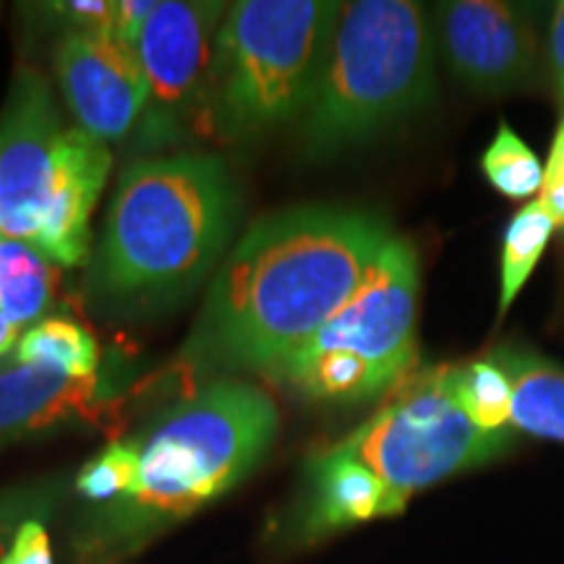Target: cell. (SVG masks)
Listing matches in <instances>:
<instances>
[{
    "label": "cell",
    "instance_id": "6da1fadb",
    "mask_svg": "<svg viewBox=\"0 0 564 564\" xmlns=\"http://www.w3.org/2000/svg\"><path fill=\"white\" fill-rule=\"evenodd\" d=\"M394 236L379 212L324 204L251 225L212 282L186 358L272 373L348 306Z\"/></svg>",
    "mask_w": 564,
    "mask_h": 564
},
{
    "label": "cell",
    "instance_id": "7a4b0ae2",
    "mask_svg": "<svg viewBox=\"0 0 564 564\" xmlns=\"http://www.w3.org/2000/svg\"><path fill=\"white\" fill-rule=\"evenodd\" d=\"M236 215V181L215 154L133 162L91 259V303L147 312L186 299L220 259Z\"/></svg>",
    "mask_w": 564,
    "mask_h": 564
},
{
    "label": "cell",
    "instance_id": "3957f363",
    "mask_svg": "<svg viewBox=\"0 0 564 564\" xmlns=\"http://www.w3.org/2000/svg\"><path fill=\"white\" fill-rule=\"evenodd\" d=\"M432 17L411 0L343 3L312 102L299 123L308 160H333L432 105Z\"/></svg>",
    "mask_w": 564,
    "mask_h": 564
},
{
    "label": "cell",
    "instance_id": "277c9868",
    "mask_svg": "<svg viewBox=\"0 0 564 564\" xmlns=\"http://www.w3.org/2000/svg\"><path fill=\"white\" fill-rule=\"evenodd\" d=\"M278 426V408L264 390L230 379L209 384L137 442L139 484L105 507L100 533L139 544L202 510L264 460Z\"/></svg>",
    "mask_w": 564,
    "mask_h": 564
},
{
    "label": "cell",
    "instance_id": "5b68a950",
    "mask_svg": "<svg viewBox=\"0 0 564 564\" xmlns=\"http://www.w3.org/2000/svg\"><path fill=\"white\" fill-rule=\"evenodd\" d=\"M343 3L241 0L212 51L204 123L223 141H251L301 123L327 58Z\"/></svg>",
    "mask_w": 564,
    "mask_h": 564
},
{
    "label": "cell",
    "instance_id": "8992f818",
    "mask_svg": "<svg viewBox=\"0 0 564 564\" xmlns=\"http://www.w3.org/2000/svg\"><path fill=\"white\" fill-rule=\"evenodd\" d=\"M419 253L394 236L348 306L270 377L303 398L340 405L398 390L419 371Z\"/></svg>",
    "mask_w": 564,
    "mask_h": 564
},
{
    "label": "cell",
    "instance_id": "52a82bcc",
    "mask_svg": "<svg viewBox=\"0 0 564 564\" xmlns=\"http://www.w3.org/2000/svg\"><path fill=\"white\" fill-rule=\"evenodd\" d=\"M514 434H486L463 413L449 364L415 371L390 400L337 447L366 465L394 502L408 507L419 491L512 453Z\"/></svg>",
    "mask_w": 564,
    "mask_h": 564
},
{
    "label": "cell",
    "instance_id": "ba28073f",
    "mask_svg": "<svg viewBox=\"0 0 564 564\" xmlns=\"http://www.w3.org/2000/svg\"><path fill=\"white\" fill-rule=\"evenodd\" d=\"M444 66L470 91L505 97L539 84L546 40L539 6L507 0H447L432 11Z\"/></svg>",
    "mask_w": 564,
    "mask_h": 564
},
{
    "label": "cell",
    "instance_id": "9c48e42d",
    "mask_svg": "<svg viewBox=\"0 0 564 564\" xmlns=\"http://www.w3.org/2000/svg\"><path fill=\"white\" fill-rule=\"evenodd\" d=\"M225 6L196 0L160 3L141 30L137 55L147 76V129L152 144L171 141L207 100L212 51Z\"/></svg>",
    "mask_w": 564,
    "mask_h": 564
},
{
    "label": "cell",
    "instance_id": "30bf717a",
    "mask_svg": "<svg viewBox=\"0 0 564 564\" xmlns=\"http://www.w3.org/2000/svg\"><path fill=\"white\" fill-rule=\"evenodd\" d=\"M51 82L37 70L13 76L0 112V236L32 243L51 199L66 139Z\"/></svg>",
    "mask_w": 564,
    "mask_h": 564
},
{
    "label": "cell",
    "instance_id": "8fae6325",
    "mask_svg": "<svg viewBox=\"0 0 564 564\" xmlns=\"http://www.w3.org/2000/svg\"><path fill=\"white\" fill-rule=\"evenodd\" d=\"M61 95L91 139L121 141L147 110V76L137 51L112 32H68L55 53Z\"/></svg>",
    "mask_w": 564,
    "mask_h": 564
},
{
    "label": "cell",
    "instance_id": "7c38bea8",
    "mask_svg": "<svg viewBox=\"0 0 564 564\" xmlns=\"http://www.w3.org/2000/svg\"><path fill=\"white\" fill-rule=\"evenodd\" d=\"M110 150L79 126L66 131L51 199L32 246L61 267H79L89 259L91 212L110 173Z\"/></svg>",
    "mask_w": 564,
    "mask_h": 564
},
{
    "label": "cell",
    "instance_id": "4fadbf2b",
    "mask_svg": "<svg viewBox=\"0 0 564 564\" xmlns=\"http://www.w3.org/2000/svg\"><path fill=\"white\" fill-rule=\"evenodd\" d=\"M403 512L384 484L337 444L308 465L301 525L308 541Z\"/></svg>",
    "mask_w": 564,
    "mask_h": 564
},
{
    "label": "cell",
    "instance_id": "5bb4252c",
    "mask_svg": "<svg viewBox=\"0 0 564 564\" xmlns=\"http://www.w3.org/2000/svg\"><path fill=\"white\" fill-rule=\"evenodd\" d=\"M97 394V377L17 366L0 371V436L30 434L70 415L87 413Z\"/></svg>",
    "mask_w": 564,
    "mask_h": 564
},
{
    "label": "cell",
    "instance_id": "9a60e30c",
    "mask_svg": "<svg viewBox=\"0 0 564 564\" xmlns=\"http://www.w3.org/2000/svg\"><path fill=\"white\" fill-rule=\"evenodd\" d=\"M512 384V429L564 444V364L528 345L507 343L491 350Z\"/></svg>",
    "mask_w": 564,
    "mask_h": 564
},
{
    "label": "cell",
    "instance_id": "2e32d148",
    "mask_svg": "<svg viewBox=\"0 0 564 564\" xmlns=\"http://www.w3.org/2000/svg\"><path fill=\"white\" fill-rule=\"evenodd\" d=\"M58 270L34 249L17 238H0V314L17 324L40 319L53 303Z\"/></svg>",
    "mask_w": 564,
    "mask_h": 564
},
{
    "label": "cell",
    "instance_id": "e0dca14e",
    "mask_svg": "<svg viewBox=\"0 0 564 564\" xmlns=\"http://www.w3.org/2000/svg\"><path fill=\"white\" fill-rule=\"evenodd\" d=\"M449 384L463 413L486 434L512 429V384L502 366L489 356L465 364H449Z\"/></svg>",
    "mask_w": 564,
    "mask_h": 564
},
{
    "label": "cell",
    "instance_id": "ac0fdd59",
    "mask_svg": "<svg viewBox=\"0 0 564 564\" xmlns=\"http://www.w3.org/2000/svg\"><path fill=\"white\" fill-rule=\"evenodd\" d=\"M554 220L549 217L544 204L539 199L528 202L523 209L514 212L507 225L502 241V270H499V312L497 319H505L510 306L523 293L525 282L531 280L549 241L554 236Z\"/></svg>",
    "mask_w": 564,
    "mask_h": 564
},
{
    "label": "cell",
    "instance_id": "d6986e66",
    "mask_svg": "<svg viewBox=\"0 0 564 564\" xmlns=\"http://www.w3.org/2000/svg\"><path fill=\"white\" fill-rule=\"evenodd\" d=\"M100 348L82 324L68 319H45L26 329L17 345V361L21 366L68 373V377H95Z\"/></svg>",
    "mask_w": 564,
    "mask_h": 564
},
{
    "label": "cell",
    "instance_id": "ffe728a7",
    "mask_svg": "<svg viewBox=\"0 0 564 564\" xmlns=\"http://www.w3.org/2000/svg\"><path fill=\"white\" fill-rule=\"evenodd\" d=\"M481 171L494 192L502 194L505 199H531L544 188L546 167L541 165L539 154L505 121L499 123L491 144L486 147Z\"/></svg>",
    "mask_w": 564,
    "mask_h": 564
},
{
    "label": "cell",
    "instance_id": "44dd1931",
    "mask_svg": "<svg viewBox=\"0 0 564 564\" xmlns=\"http://www.w3.org/2000/svg\"><path fill=\"white\" fill-rule=\"evenodd\" d=\"M141 476V453L137 442H112L76 478V489L91 502H116L137 489Z\"/></svg>",
    "mask_w": 564,
    "mask_h": 564
},
{
    "label": "cell",
    "instance_id": "7402d4cb",
    "mask_svg": "<svg viewBox=\"0 0 564 564\" xmlns=\"http://www.w3.org/2000/svg\"><path fill=\"white\" fill-rule=\"evenodd\" d=\"M53 19L66 24L68 32H112L116 34V3L108 0H68V3H47Z\"/></svg>",
    "mask_w": 564,
    "mask_h": 564
},
{
    "label": "cell",
    "instance_id": "603a6c76",
    "mask_svg": "<svg viewBox=\"0 0 564 564\" xmlns=\"http://www.w3.org/2000/svg\"><path fill=\"white\" fill-rule=\"evenodd\" d=\"M0 564H53L51 539H47L45 528L37 520L21 525L13 535L9 554L0 560Z\"/></svg>",
    "mask_w": 564,
    "mask_h": 564
},
{
    "label": "cell",
    "instance_id": "cb8c5ba5",
    "mask_svg": "<svg viewBox=\"0 0 564 564\" xmlns=\"http://www.w3.org/2000/svg\"><path fill=\"white\" fill-rule=\"evenodd\" d=\"M546 74L552 79L554 97L564 116V3H556L546 26Z\"/></svg>",
    "mask_w": 564,
    "mask_h": 564
},
{
    "label": "cell",
    "instance_id": "d4e9b609",
    "mask_svg": "<svg viewBox=\"0 0 564 564\" xmlns=\"http://www.w3.org/2000/svg\"><path fill=\"white\" fill-rule=\"evenodd\" d=\"M158 6V0H121V3H116V34L131 51H137L141 30Z\"/></svg>",
    "mask_w": 564,
    "mask_h": 564
},
{
    "label": "cell",
    "instance_id": "484cf974",
    "mask_svg": "<svg viewBox=\"0 0 564 564\" xmlns=\"http://www.w3.org/2000/svg\"><path fill=\"white\" fill-rule=\"evenodd\" d=\"M544 183H564V116L560 121V129L554 133L552 150H549Z\"/></svg>",
    "mask_w": 564,
    "mask_h": 564
},
{
    "label": "cell",
    "instance_id": "4316f807",
    "mask_svg": "<svg viewBox=\"0 0 564 564\" xmlns=\"http://www.w3.org/2000/svg\"><path fill=\"white\" fill-rule=\"evenodd\" d=\"M13 345H19V327L0 314V356L11 352Z\"/></svg>",
    "mask_w": 564,
    "mask_h": 564
},
{
    "label": "cell",
    "instance_id": "83f0119b",
    "mask_svg": "<svg viewBox=\"0 0 564 564\" xmlns=\"http://www.w3.org/2000/svg\"><path fill=\"white\" fill-rule=\"evenodd\" d=\"M0 238H3V236H0Z\"/></svg>",
    "mask_w": 564,
    "mask_h": 564
}]
</instances>
